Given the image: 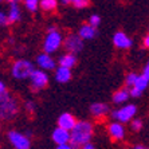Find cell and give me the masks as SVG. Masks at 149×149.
Segmentation results:
<instances>
[{
  "label": "cell",
  "instance_id": "1",
  "mask_svg": "<svg viewBox=\"0 0 149 149\" xmlns=\"http://www.w3.org/2000/svg\"><path fill=\"white\" fill-rule=\"evenodd\" d=\"M71 144L75 149H79L87 142H91L94 134V126L90 121H78L71 130Z\"/></svg>",
  "mask_w": 149,
  "mask_h": 149
},
{
  "label": "cell",
  "instance_id": "2",
  "mask_svg": "<svg viewBox=\"0 0 149 149\" xmlns=\"http://www.w3.org/2000/svg\"><path fill=\"white\" fill-rule=\"evenodd\" d=\"M19 113V101L10 91L0 97V120L11 121Z\"/></svg>",
  "mask_w": 149,
  "mask_h": 149
},
{
  "label": "cell",
  "instance_id": "3",
  "mask_svg": "<svg viewBox=\"0 0 149 149\" xmlns=\"http://www.w3.org/2000/svg\"><path fill=\"white\" fill-rule=\"evenodd\" d=\"M63 35L62 32L58 30L56 26H50L47 28V34H46L45 39H43V51L47 54H54L63 45Z\"/></svg>",
  "mask_w": 149,
  "mask_h": 149
},
{
  "label": "cell",
  "instance_id": "4",
  "mask_svg": "<svg viewBox=\"0 0 149 149\" xmlns=\"http://www.w3.org/2000/svg\"><path fill=\"white\" fill-rule=\"evenodd\" d=\"M34 70V65L28 59H16L11 66V75L15 79H30Z\"/></svg>",
  "mask_w": 149,
  "mask_h": 149
},
{
  "label": "cell",
  "instance_id": "5",
  "mask_svg": "<svg viewBox=\"0 0 149 149\" xmlns=\"http://www.w3.org/2000/svg\"><path fill=\"white\" fill-rule=\"evenodd\" d=\"M136 113H137V106L133 104H128L111 111V118H114V121L126 124V122H130L134 118Z\"/></svg>",
  "mask_w": 149,
  "mask_h": 149
},
{
  "label": "cell",
  "instance_id": "6",
  "mask_svg": "<svg viewBox=\"0 0 149 149\" xmlns=\"http://www.w3.org/2000/svg\"><path fill=\"white\" fill-rule=\"evenodd\" d=\"M49 85V74L46 70L35 69L30 77V89L32 91H39Z\"/></svg>",
  "mask_w": 149,
  "mask_h": 149
},
{
  "label": "cell",
  "instance_id": "7",
  "mask_svg": "<svg viewBox=\"0 0 149 149\" xmlns=\"http://www.w3.org/2000/svg\"><path fill=\"white\" fill-rule=\"evenodd\" d=\"M7 139L15 149H31V139L17 130H10L7 133Z\"/></svg>",
  "mask_w": 149,
  "mask_h": 149
},
{
  "label": "cell",
  "instance_id": "8",
  "mask_svg": "<svg viewBox=\"0 0 149 149\" xmlns=\"http://www.w3.org/2000/svg\"><path fill=\"white\" fill-rule=\"evenodd\" d=\"M83 39L81 38L78 34H69L63 40V47L67 52H71V54H78L83 50Z\"/></svg>",
  "mask_w": 149,
  "mask_h": 149
},
{
  "label": "cell",
  "instance_id": "9",
  "mask_svg": "<svg viewBox=\"0 0 149 149\" xmlns=\"http://www.w3.org/2000/svg\"><path fill=\"white\" fill-rule=\"evenodd\" d=\"M113 45L118 50H129L133 46V40L124 31H117L113 35Z\"/></svg>",
  "mask_w": 149,
  "mask_h": 149
},
{
  "label": "cell",
  "instance_id": "10",
  "mask_svg": "<svg viewBox=\"0 0 149 149\" xmlns=\"http://www.w3.org/2000/svg\"><path fill=\"white\" fill-rule=\"evenodd\" d=\"M108 133L113 141H121L125 139V134H126L124 124L118 121H113L108 125Z\"/></svg>",
  "mask_w": 149,
  "mask_h": 149
},
{
  "label": "cell",
  "instance_id": "11",
  "mask_svg": "<svg viewBox=\"0 0 149 149\" xmlns=\"http://www.w3.org/2000/svg\"><path fill=\"white\" fill-rule=\"evenodd\" d=\"M36 66L42 70L49 71V70H55L56 69V63L50 54H47V52L43 51L36 56Z\"/></svg>",
  "mask_w": 149,
  "mask_h": 149
},
{
  "label": "cell",
  "instance_id": "12",
  "mask_svg": "<svg viewBox=\"0 0 149 149\" xmlns=\"http://www.w3.org/2000/svg\"><path fill=\"white\" fill-rule=\"evenodd\" d=\"M51 140L55 142L56 145H62V144H67V142L71 141V133L70 130L66 129H62L56 126L51 133Z\"/></svg>",
  "mask_w": 149,
  "mask_h": 149
},
{
  "label": "cell",
  "instance_id": "13",
  "mask_svg": "<svg viewBox=\"0 0 149 149\" xmlns=\"http://www.w3.org/2000/svg\"><path fill=\"white\" fill-rule=\"evenodd\" d=\"M56 122H58L59 128L66 129V130H70V132H71L78 121H77V118L74 117L71 113H67V111H66V113H62V114L59 116L58 121H56Z\"/></svg>",
  "mask_w": 149,
  "mask_h": 149
},
{
  "label": "cell",
  "instance_id": "14",
  "mask_svg": "<svg viewBox=\"0 0 149 149\" xmlns=\"http://www.w3.org/2000/svg\"><path fill=\"white\" fill-rule=\"evenodd\" d=\"M97 34H98L97 27L91 26L90 23H85L78 30V35H79L83 40H91V39H94L97 36Z\"/></svg>",
  "mask_w": 149,
  "mask_h": 149
},
{
  "label": "cell",
  "instance_id": "15",
  "mask_svg": "<svg viewBox=\"0 0 149 149\" xmlns=\"http://www.w3.org/2000/svg\"><path fill=\"white\" fill-rule=\"evenodd\" d=\"M110 109H109V105L105 104V102H94L90 105V113L94 118H102L108 114Z\"/></svg>",
  "mask_w": 149,
  "mask_h": 149
},
{
  "label": "cell",
  "instance_id": "16",
  "mask_svg": "<svg viewBox=\"0 0 149 149\" xmlns=\"http://www.w3.org/2000/svg\"><path fill=\"white\" fill-rule=\"evenodd\" d=\"M55 81L59 83H67L70 79H71V77H73V74H71V69H69V67H63V66H58L55 69Z\"/></svg>",
  "mask_w": 149,
  "mask_h": 149
},
{
  "label": "cell",
  "instance_id": "17",
  "mask_svg": "<svg viewBox=\"0 0 149 149\" xmlns=\"http://www.w3.org/2000/svg\"><path fill=\"white\" fill-rule=\"evenodd\" d=\"M130 98V93H129L128 87H124V89H118L113 97H111V101L114 105H122L125 102H128V100Z\"/></svg>",
  "mask_w": 149,
  "mask_h": 149
},
{
  "label": "cell",
  "instance_id": "18",
  "mask_svg": "<svg viewBox=\"0 0 149 149\" xmlns=\"http://www.w3.org/2000/svg\"><path fill=\"white\" fill-rule=\"evenodd\" d=\"M7 15H8V20H10V23H17V22H20L22 11H20L19 4L17 3L10 4V8H8Z\"/></svg>",
  "mask_w": 149,
  "mask_h": 149
},
{
  "label": "cell",
  "instance_id": "19",
  "mask_svg": "<svg viewBox=\"0 0 149 149\" xmlns=\"http://www.w3.org/2000/svg\"><path fill=\"white\" fill-rule=\"evenodd\" d=\"M59 66L63 67H69V69H73L77 65V56L75 54H71V52H67V54H63L58 61Z\"/></svg>",
  "mask_w": 149,
  "mask_h": 149
},
{
  "label": "cell",
  "instance_id": "20",
  "mask_svg": "<svg viewBox=\"0 0 149 149\" xmlns=\"http://www.w3.org/2000/svg\"><path fill=\"white\" fill-rule=\"evenodd\" d=\"M58 0H40V8L45 12H54L58 8Z\"/></svg>",
  "mask_w": 149,
  "mask_h": 149
},
{
  "label": "cell",
  "instance_id": "21",
  "mask_svg": "<svg viewBox=\"0 0 149 149\" xmlns=\"http://www.w3.org/2000/svg\"><path fill=\"white\" fill-rule=\"evenodd\" d=\"M148 86H149V79L141 74V75H139V78H137V81H136V83H134V86H133V87L139 89L140 91H142V93H144V91L146 90V87H148Z\"/></svg>",
  "mask_w": 149,
  "mask_h": 149
},
{
  "label": "cell",
  "instance_id": "22",
  "mask_svg": "<svg viewBox=\"0 0 149 149\" xmlns=\"http://www.w3.org/2000/svg\"><path fill=\"white\" fill-rule=\"evenodd\" d=\"M24 7L30 12H36L38 8L40 7V0H23Z\"/></svg>",
  "mask_w": 149,
  "mask_h": 149
},
{
  "label": "cell",
  "instance_id": "23",
  "mask_svg": "<svg viewBox=\"0 0 149 149\" xmlns=\"http://www.w3.org/2000/svg\"><path fill=\"white\" fill-rule=\"evenodd\" d=\"M137 78H139V74L137 73H129L128 75L125 77V85L128 87H133L136 81H137Z\"/></svg>",
  "mask_w": 149,
  "mask_h": 149
},
{
  "label": "cell",
  "instance_id": "24",
  "mask_svg": "<svg viewBox=\"0 0 149 149\" xmlns=\"http://www.w3.org/2000/svg\"><path fill=\"white\" fill-rule=\"evenodd\" d=\"M90 6V0H74L73 7L77 10H83V8H87Z\"/></svg>",
  "mask_w": 149,
  "mask_h": 149
},
{
  "label": "cell",
  "instance_id": "25",
  "mask_svg": "<svg viewBox=\"0 0 149 149\" xmlns=\"http://www.w3.org/2000/svg\"><path fill=\"white\" fill-rule=\"evenodd\" d=\"M130 129H132L133 132H140L142 129V121L140 118H133L132 121H130Z\"/></svg>",
  "mask_w": 149,
  "mask_h": 149
},
{
  "label": "cell",
  "instance_id": "26",
  "mask_svg": "<svg viewBox=\"0 0 149 149\" xmlns=\"http://www.w3.org/2000/svg\"><path fill=\"white\" fill-rule=\"evenodd\" d=\"M89 23H90L91 26H94V27L98 28V26L101 24V16L100 15H97V14L91 15V16L89 17Z\"/></svg>",
  "mask_w": 149,
  "mask_h": 149
},
{
  "label": "cell",
  "instance_id": "27",
  "mask_svg": "<svg viewBox=\"0 0 149 149\" xmlns=\"http://www.w3.org/2000/svg\"><path fill=\"white\" fill-rule=\"evenodd\" d=\"M10 24V20H8V15L4 14L3 11H0V27H4V26Z\"/></svg>",
  "mask_w": 149,
  "mask_h": 149
},
{
  "label": "cell",
  "instance_id": "28",
  "mask_svg": "<svg viewBox=\"0 0 149 149\" xmlns=\"http://www.w3.org/2000/svg\"><path fill=\"white\" fill-rule=\"evenodd\" d=\"M24 108H26V110H27V113H34L35 111V108H36V105H35V102L34 101H27L24 104Z\"/></svg>",
  "mask_w": 149,
  "mask_h": 149
},
{
  "label": "cell",
  "instance_id": "29",
  "mask_svg": "<svg viewBox=\"0 0 149 149\" xmlns=\"http://www.w3.org/2000/svg\"><path fill=\"white\" fill-rule=\"evenodd\" d=\"M129 93H130V97L132 98H140L142 95V91H140L136 87H129Z\"/></svg>",
  "mask_w": 149,
  "mask_h": 149
},
{
  "label": "cell",
  "instance_id": "30",
  "mask_svg": "<svg viewBox=\"0 0 149 149\" xmlns=\"http://www.w3.org/2000/svg\"><path fill=\"white\" fill-rule=\"evenodd\" d=\"M55 149H75L71 142H67V144H62V145H56Z\"/></svg>",
  "mask_w": 149,
  "mask_h": 149
},
{
  "label": "cell",
  "instance_id": "31",
  "mask_svg": "<svg viewBox=\"0 0 149 149\" xmlns=\"http://www.w3.org/2000/svg\"><path fill=\"white\" fill-rule=\"evenodd\" d=\"M7 86H6V83L3 82V81H0V97L3 95L4 93H7Z\"/></svg>",
  "mask_w": 149,
  "mask_h": 149
},
{
  "label": "cell",
  "instance_id": "32",
  "mask_svg": "<svg viewBox=\"0 0 149 149\" xmlns=\"http://www.w3.org/2000/svg\"><path fill=\"white\" fill-rule=\"evenodd\" d=\"M142 75L146 77L149 79V59H148V62H146V65L144 66V70H142Z\"/></svg>",
  "mask_w": 149,
  "mask_h": 149
},
{
  "label": "cell",
  "instance_id": "33",
  "mask_svg": "<svg viewBox=\"0 0 149 149\" xmlns=\"http://www.w3.org/2000/svg\"><path fill=\"white\" fill-rule=\"evenodd\" d=\"M142 45H144V47H145V49H149V34L146 35L145 38H144V40H142Z\"/></svg>",
  "mask_w": 149,
  "mask_h": 149
},
{
  "label": "cell",
  "instance_id": "34",
  "mask_svg": "<svg viewBox=\"0 0 149 149\" xmlns=\"http://www.w3.org/2000/svg\"><path fill=\"white\" fill-rule=\"evenodd\" d=\"M79 149H95V146H94L91 142H87V144H85L83 146H81Z\"/></svg>",
  "mask_w": 149,
  "mask_h": 149
},
{
  "label": "cell",
  "instance_id": "35",
  "mask_svg": "<svg viewBox=\"0 0 149 149\" xmlns=\"http://www.w3.org/2000/svg\"><path fill=\"white\" fill-rule=\"evenodd\" d=\"M132 149H149V148L145 145H142V144H137V145H134Z\"/></svg>",
  "mask_w": 149,
  "mask_h": 149
},
{
  "label": "cell",
  "instance_id": "36",
  "mask_svg": "<svg viewBox=\"0 0 149 149\" xmlns=\"http://www.w3.org/2000/svg\"><path fill=\"white\" fill-rule=\"evenodd\" d=\"M6 1H8L10 4H12V3H17V4H19L20 1H23V0H6Z\"/></svg>",
  "mask_w": 149,
  "mask_h": 149
},
{
  "label": "cell",
  "instance_id": "37",
  "mask_svg": "<svg viewBox=\"0 0 149 149\" xmlns=\"http://www.w3.org/2000/svg\"><path fill=\"white\" fill-rule=\"evenodd\" d=\"M1 1H4V0H0V3H1Z\"/></svg>",
  "mask_w": 149,
  "mask_h": 149
},
{
  "label": "cell",
  "instance_id": "38",
  "mask_svg": "<svg viewBox=\"0 0 149 149\" xmlns=\"http://www.w3.org/2000/svg\"><path fill=\"white\" fill-rule=\"evenodd\" d=\"M0 128H1V125H0Z\"/></svg>",
  "mask_w": 149,
  "mask_h": 149
},
{
  "label": "cell",
  "instance_id": "39",
  "mask_svg": "<svg viewBox=\"0 0 149 149\" xmlns=\"http://www.w3.org/2000/svg\"><path fill=\"white\" fill-rule=\"evenodd\" d=\"M148 30H149V28H148Z\"/></svg>",
  "mask_w": 149,
  "mask_h": 149
}]
</instances>
